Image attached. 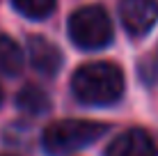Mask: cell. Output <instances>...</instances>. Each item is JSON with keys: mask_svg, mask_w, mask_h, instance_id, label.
<instances>
[{"mask_svg": "<svg viewBox=\"0 0 158 156\" xmlns=\"http://www.w3.org/2000/svg\"><path fill=\"white\" fill-rule=\"evenodd\" d=\"M0 103H2V90H0Z\"/></svg>", "mask_w": 158, "mask_h": 156, "instance_id": "10", "label": "cell"}, {"mask_svg": "<svg viewBox=\"0 0 158 156\" xmlns=\"http://www.w3.org/2000/svg\"><path fill=\"white\" fill-rule=\"evenodd\" d=\"M122 23L133 37L147 35L158 21V0H122L119 2Z\"/></svg>", "mask_w": 158, "mask_h": 156, "instance_id": "4", "label": "cell"}, {"mask_svg": "<svg viewBox=\"0 0 158 156\" xmlns=\"http://www.w3.org/2000/svg\"><path fill=\"white\" fill-rule=\"evenodd\" d=\"M16 106H19L23 112H28V115H44L48 108H51V101H48V96L44 90L39 87H23L16 96Z\"/></svg>", "mask_w": 158, "mask_h": 156, "instance_id": "8", "label": "cell"}, {"mask_svg": "<svg viewBox=\"0 0 158 156\" xmlns=\"http://www.w3.org/2000/svg\"><path fill=\"white\" fill-rule=\"evenodd\" d=\"M12 2L28 19H46L55 9V0H12Z\"/></svg>", "mask_w": 158, "mask_h": 156, "instance_id": "9", "label": "cell"}, {"mask_svg": "<svg viewBox=\"0 0 158 156\" xmlns=\"http://www.w3.org/2000/svg\"><path fill=\"white\" fill-rule=\"evenodd\" d=\"M69 37L83 51H99L112 41V23L101 5L80 7L69 19Z\"/></svg>", "mask_w": 158, "mask_h": 156, "instance_id": "3", "label": "cell"}, {"mask_svg": "<svg viewBox=\"0 0 158 156\" xmlns=\"http://www.w3.org/2000/svg\"><path fill=\"white\" fill-rule=\"evenodd\" d=\"M28 55L30 62L41 76H55L62 67V53L55 44L44 37H30L28 39Z\"/></svg>", "mask_w": 158, "mask_h": 156, "instance_id": "6", "label": "cell"}, {"mask_svg": "<svg viewBox=\"0 0 158 156\" xmlns=\"http://www.w3.org/2000/svg\"><path fill=\"white\" fill-rule=\"evenodd\" d=\"M106 156H158V145L147 131L131 129L108 145Z\"/></svg>", "mask_w": 158, "mask_h": 156, "instance_id": "5", "label": "cell"}, {"mask_svg": "<svg viewBox=\"0 0 158 156\" xmlns=\"http://www.w3.org/2000/svg\"><path fill=\"white\" fill-rule=\"evenodd\" d=\"M108 131L101 122H87V120H60L53 122L44 131V149L51 156H67L87 145L96 142L103 133Z\"/></svg>", "mask_w": 158, "mask_h": 156, "instance_id": "2", "label": "cell"}, {"mask_svg": "<svg viewBox=\"0 0 158 156\" xmlns=\"http://www.w3.org/2000/svg\"><path fill=\"white\" fill-rule=\"evenodd\" d=\"M71 90L87 106H110L124 94V74L112 62H89L73 74Z\"/></svg>", "mask_w": 158, "mask_h": 156, "instance_id": "1", "label": "cell"}, {"mask_svg": "<svg viewBox=\"0 0 158 156\" xmlns=\"http://www.w3.org/2000/svg\"><path fill=\"white\" fill-rule=\"evenodd\" d=\"M23 69V53L19 44L9 37L0 35V71L7 76H16Z\"/></svg>", "mask_w": 158, "mask_h": 156, "instance_id": "7", "label": "cell"}]
</instances>
